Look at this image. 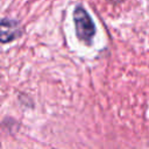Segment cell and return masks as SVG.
Instances as JSON below:
<instances>
[{
  "label": "cell",
  "instance_id": "3957f363",
  "mask_svg": "<svg viewBox=\"0 0 149 149\" xmlns=\"http://www.w3.org/2000/svg\"><path fill=\"white\" fill-rule=\"evenodd\" d=\"M111 1H114V2H118V1H121V0H111Z\"/></svg>",
  "mask_w": 149,
  "mask_h": 149
},
{
  "label": "cell",
  "instance_id": "7a4b0ae2",
  "mask_svg": "<svg viewBox=\"0 0 149 149\" xmlns=\"http://www.w3.org/2000/svg\"><path fill=\"white\" fill-rule=\"evenodd\" d=\"M20 34H21V29H20V26L17 22L9 20V19H2V21H1V41L3 43L19 37Z\"/></svg>",
  "mask_w": 149,
  "mask_h": 149
},
{
  "label": "cell",
  "instance_id": "6da1fadb",
  "mask_svg": "<svg viewBox=\"0 0 149 149\" xmlns=\"http://www.w3.org/2000/svg\"><path fill=\"white\" fill-rule=\"evenodd\" d=\"M73 19L78 37L84 41H90L94 34V24L87 12L81 7H77L73 12Z\"/></svg>",
  "mask_w": 149,
  "mask_h": 149
}]
</instances>
